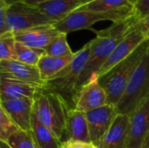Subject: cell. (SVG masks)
<instances>
[{
    "mask_svg": "<svg viewBox=\"0 0 149 148\" xmlns=\"http://www.w3.org/2000/svg\"><path fill=\"white\" fill-rule=\"evenodd\" d=\"M49 1H52V0H24V2L31 5H38L40 3H44Z\"/></svg>",
    "mask_w": 149,
    "mask_h": 148,
    "instance_id": "4dcf8cb0",
    "label": "cell"
},
{
    "mask_svg": "<svg viewBox=\"0 0 149 148\" xmlns=\"http://www.w3.org/2000/svg\"><path fill=\"white\" fill-rule=\"evenodd\" d=\"M73 56L74 54L66 57H53L45 54L37 65L44 82L46 83L62 71L72 61Z\"/></svg>",
    "mask_w": 149,
    "mask_h": 148,
    "instance_id": "d6986e66",
    "label": "cell"
},
{
    "mask_svg": "<svg viewBox=\"0 0 149 148\" xmlns=\"http://www.w3.org/2000/svg\"><path fill=\"white\" fill-rule=\"evenodd\" d=\"M148 39H149V35L142 29L139 22L138 24L115 47L112 54L109 56L106 63L102 65L101 69L98 72L99 77H102L110 72L118 64L130 56Z\"/></svg>",
    "mask_w": 149,
    "mask_h": 148,
    "instance_id": "ba28073f",
    "label": "cell"
},
{
    "mask_svg": "<svg viewBox=\"0 0 149 148\" xmlns=\"http://www.w3.org/2000/svg\"><path fill=\"white\" fill-rule=\"evenodd\" d=\"M24 0H5V2L9 4V5H10V4H13V3H17V2H24Z\"/></svg>",
    "mask_w": 149,
    "mask_h": 148,
    "instance_id": "836d02e7",
    "label": "cell"
},
{
    "mask_svg": "<svg viewBox=\"0 0 149 148\" xmlns=\"http://www.w3.org/2000/svg\"><path fill=\"white\" fill-rule=\"evenodd\" d=\"M141 148H149V133L147 134L146 138L144 139V141H143Z\"/></svg>",
    "mask_w": 149,
    "mask_h": 148,
    "instance_id": "1f68e13d",
    "label": "cell"
},
{
    "mask_svg": "<svg viewBox=\"0 0 149 148\" xmlns=\"http://www.w3.org/2000/svg\"><path fill=\"white\" fill-rule=\"evenodd\" d=\"M137 0H94L79 7L76 10L109 11L134 9Z\"/></svg>",
    "mask_w": 149,
    "mask_h": 148,
    "instance_id": "44dd1931",
    "label": "cell"
},
{
    "mask_svg": "<svg viewBox=\"0 0 149 148\" xmlns=\"http://www.w3.org/2000/svg\"><path fill=\"white\" fill-rule=\"evenodd\" d=\"M148 48L149 39H148L126 59L118 64L110 72L100 77V83L107 95V104L117 106L125 93L135 68Z\"/></svg>",
    "mask_w": 149,
    "mask_h": 148,
    "instance_id": "7a4b0ae2",
    "label": "cell"
},
{
    "mask_svg": "<svg viewBox=\"0 0 149 148\" xmlns=\"http://www.w3.org/2000/svg\"><path fill=\"white\" fill-rule=\"evenodd\" d=\"M140 24L142 27V29L149 35V16L140 20Z\"/></svg>",
    "mask_w": 149,
    "mask_h": 148,
    "instance_id": "f546056e",
    "label": "cell"
},
{
    "mask_svg": "<svg viewBox=\"0 0 149 148\" xmlns=\"http://www.w3.org/2000/svg\"><path fill=\"white\" fill-rule=\"evenodd\" d=\"M134 9L109 11L96 10H74L64 19L57 22L54 25L62 33L68 34L80 30H92V26L100 21H112L116 23L130 17Z\"/></svg>",
    "mask_w": 149,
    "mask_h": 148,
    "instance_id": "5b68a950",
    "label": "cell"
},
{
    "mask_svg": "<svg viewBox=\"0 0 149 148\" xmlns=\"http://www.w3.org/2000/svg\"><path fill=\"white\" fill-rule=\"evenodd\" d=\"M149 95V48L135 68L124 95L117 105L120 113L130 115Z\"/></svg>",
    "mask_w": 149,
    "mask_h": 148,
    "instance_id": "8992f818",
    "label": "cell"
},
{
    "mask_svg": "<svg viewBox=\"0 0 149 148\" xmlns=\"http://www.w3.org/2000/svg\"><path fill=\"white\" fill-rule=\"evenodd\" d=\"M70 107L58 93L41 89L33 99V116L60 140L65 133L66 110Z\"/></svg>",
    "mask_w": 149,
    "mask_h": 148,
    "instance_id": "3957f363",
    "label": "cell"
},
{
    "mask_svg": "<svg viewBox=\"0 0 149 148\" xmlns=\"http://www.w3.org/2000/svg\"><path fill=\"white\" fill-rule=\"evenodd\" d=\"M20 130L10 116L0 108V140L7 141L9 138L16 132Z\"/></svg>",
    "mask_w": 149,
    "mask_h": 148,
    "instance_id": "484cf974",
    "label": "cell"
},
{
    "mask_svg": "<svg viewBox=\"0 0 149 148\" xmlns=\"http://www.w3.org/2000/svg\"><path fill=\"white\" fill-rule=\"evenodd\" d=\"M134 12L141 20L149 16V0H137L134 6Z\"/></svg>",
    "mask_w": 149,
    "mask_h": 148,
    "instance_id": "4316f807",
    "label": "cell"
},
{
    "mask_svg": "<svg viewBox=\"0 0 149 148\" xmlns=\"http://www.w3.org/2000/svg\"><path fill=\"white\" fill-rule=\"evenodd\" d=\"M54 24H55L39 25L15 33L16 41L35 49L45 50L50 43L61 33Z\"/></svg>",
    "mask_w": 149,
    "mask_h": 148,
    "instance_id": "4fadbf2b",
    "label": "cell"
},
{
    "mask_svg": "<svg viewBox=\"0 0 149 148\" xmlns=\"http://www.w3.org/2000/svg\"><path fill=\"white\" fill-rule=\"evenodd\" d=\"M65 133L67 140L90 141L86 113L75 107L67 108L65 116Z\"/></svg>",
    "mask_w": 149,
    "mask_h": 148,
    "instance_id": "e0dca14e",
    "label": "cell"
},
{
    "mask_svg": "<svg viewBox=\"0 0 149 148\" xmlns=\"http://www.w3.org/2000/svg\"><path fill=\"white\" fill-rule=\"evenodd\" d=\"M0 148H10V147L7 144V142L0 140Z\"/></svg>",
    "mask_w": 149,
    "mask_h": 148,
    "instance_id": "d6a6232c",
    "label": "cell"
},
{
    "mask_svg": "<svg viewBox=\"0 0 149 148\" xmlns=\"http://www.w3.org/2000/svg\"><path fill=\"white\" fill-rule=\"evenodd\" d=\"M130 116L118 113L112 126L101 139L99 148H127L129 137Z\"/></svg>",
    "mask_w": 149,
    "mask_h": 148,
    "instance_id": "9a60e30c",
    "label": "cell"
},
{
    "mask_svg": "<svg viewBox=\"0 0 149 148\" xmlns=\"http://www.w3.org/2000/svg\"><path fill=\"white\" fill-rule=\"evenodd\" d=\"M45 86L21 81L0 73V99H34L35 95Z\"/></svg>",
    "mask_w": 149,
    "mask_h": 148,
    "instance_id": "5bb4252c",
    "label": "cell"
},
{
    "mask_svg": "<svg viewBox=\"0 0 149 148\" xmlns=\"http://www.w3.org/2000/svg\"><path fill=\"white\" fill-rule=\"evenodd\" d=\"M127 148H128V147H127Z\"/></svg>",
    "mask_w": 149,
    "mask_h": 148,
    "instance_id": "d590c367",
    "label": "cell"
},
{
    "mask_svg": "<svg viewBox=\"0 0 149 148\" xmlns=\"http://www.w3.org/2000/svg\"><path fill=\"white\" fill-rule=\"evenodd\" d=\"M10 148H38L31 132L18 130L6 141Z\"/></svg>",
    "mask_w": 149,
    "mask_h": 148,
    "instance_id": "d4e9b609",
    "label": "cell"
},
{
    "mask_svg": "<svg viewBox=\"0 0 149 148\" xmlns=\"http://www.w3.org/2000/svg\"><path fill=\"white\" fill-rule=\"evenodd\" d=\"M45 54V50L35 49L22 43H16V60L37 66L40 58Z\"/></svg>",
    "mask_w": 149,
    "mask_h": 148,
    "instance_id": "7402d4cb",
    "label": "cell"
},
{
    "mask_svg": "<svg viewBox=\"0 0 149 148\" xmlns=\"http://www.w3.org/2000/svg\"><path fill=\"white\" fill-rule=\"evenodd\" d=\"M8 6L9 4L5 2V0H0V35L9 32L6 28V16Z\"/></svg>",
    "mask_w": 149,
    "mask_h": 148,
    "instance_id": "f1b7e54d",
    "label": "cell"
},
{
    "mask_svg": "<svg viewBox=\"0 0 149 148\" xmlns=\"http://www.w3.org/2000/svg\"><path fill=\"white\" fill-rule=\"evenodd\" d=\"M0 73L21 81L45 87V83L41 78L38 66L30 65L16 59L0 61Z\"/></svg>",
    "mask_w": 149,
    "mask_h": 148,
    "instance_id": "2e32d148",
    "label": "cell"
},
{
    "mask_svg": "<svg viewBox=\"0 0 149 148\" xmlns=\"http://www.w3.org/2000/svg\"><path fill=\"white\" fill-rule=\"evenodd\" d=\"M61 148H99L95 144L91 141H81L66 140L63 141Z\"/></svg>",
    "mask_w": 149,
    "mask_h": 148,
    "instance_id": "83f0119b",
    "label": "cell"
},
{
    "mask_svg": "<svg viewBox=\"0 0 149 148\" xmlns=\"http://www.w3.org/2000/svg\"><path fill=\"white\" fill-rule=\"evenodd\" d=\"M91 48L92 40L77 52H74L72 61L45 83V89L59 94L68 106L70 101L74 106V99L78 91V80L86 65L91 53Z\"/></svg>",
    "mask_w": 149,
    "mask_h": 148,
    "instance_id": "277c9868",
    "label": "cell"
},
{
    "mask_svg": "<svg viewBox=\"0 0 149 148\" xmlns=\"http://www.w3.org/2000/svg\"><path fill=\"white\" fill-rule=\"evenodd\" d=\"M31 133L38 148H61L62 147L63 141L52 131L41 124L33 115Z\"/></svg>",
    "mask_w": 149,
    "mask_h": 148,
    "instance_id": "ffe728a7",
    "label": "cell"
},
{
    "mask_svg": "<svg viewBox=\"0 0 149 148\" xmlns=\"http://www.w3.org/2000/svg\"><path fill=\"white\" fill-rule=\"evenodd\" d=\"M0 108L4 110L20 130L25 132L31 131L33 115L32 99H0Z\"/></svg>",
    "mask_w": 149,
    "mask_h": 148,
    "instance_id": "7c38bea8",
    "label": "cell"
},
{
    "mask_svg": "<svg viewBox=\"0 0 149 148\" xmlns=\"http://www.w3.org/2000/svg\"><path fill=\"white\" fill-rule=\"evenodd\" d=\"M83 0H52L37 6L51 20L57 23L81 6Z\"/></svg>",
    "mask_w": 149,
    "mask_h": 148,
    "instance_id": "ac0fdd59",
    "label": "cell"
},
{
    "mask_svg": "<svg viewBox=\"0 0 149 148\" xmlns=\"http://www.w3.org/2000/svg\"><path fill=\"white\" fill-rule=\"evenodd\" d=\"M56 24L37 6L17 2L7 8L6 28L13 34L45 24Z\"/></svg>",
    "mask_w": 149,
    "mask_h": 148,
    "instance_id": "52a82bcc",
    "label": "cell"
},
{
    "mask_svg": "<svg viewBox=\"0 0 149 148\" xmlns=\"http://www.w3.org/2000/svg\"><path fill=\"white\" fill-rule=\"evenodd\" d=\"M130 116L128 148H141L149 133V95L133 111Z\"/></svg>",
    "mask_w": 149,
    "mask_h": 148,
    "instance_id": "8fae6325",
    "label": "cell"
},
{
    "mask_svg": "<svg viewBox=\"0 0 149 148\" xmlns=\"http://www.w3.org/2000/svg\"><path fill=\"white\" fill-rule=\"evenodd\" d=\"M140 19L134 12L124 20L113 23L108 28L95 31L96 38L92 39L91 53L79 80L78 89L86 84L91 77L98 73L118 44L138 24Z\"/></svg>",
    "mask_w": 149,
    "mask_h": 148,
    "instance_id": "6da1fadb",
    "label": "cell"
},
{
    "mask_svg": "<svg viewBox=\"0 0 149 148\" xmlns=\"http://www.w3.org/2000/svg\"><path fill=\"white\" fill-rule=\"evenodd\" d=\"M118 113L117 106L112 104H106L86 113L91 142L98 147Z\"/></svg>",
    "mask_w": 149,
    "mask_h": 148,
    "instance_id": "30bf717a",
    "label": "cell"
},
{
    "mask_svg": "<svg viewBox=\"0 0 149 148\" xmlns=\"http://www.w3.org/2000/svg\"><path fill=\"white\" fill-rule=\"evenodd\" d=\"M16 38L9 31L0 35V61L16 59Z\"/></svg>",
    "mask_w": 149,
    "mask_h": 148,
    "instance_id": "cb8c5ba5",
    "label": "cell"
},
{
    "mask_svg": "<svg viewBox=\"0 0 149 148\" xmlns=\"http://www.w3.org/2000/svg\"><path fill=\"white\" fill-rule=\"evenodd\" d=\"M93 1H94V0H83V1H82L81 6L84 5V4H86V3H90V2H93Z\"/></svg>",
    "mask_w": 149,
    "mask_h": 148,
    "instance_id": "e575fe53",
    "label": "cell"
},
{
    "mask_svg": "<svg viewBox=\"0 0 149 148\" xmlns=\"http://www.w3.org/2000/svg\"><path fill=\"white\" fill-rule=\"evenodd\" d=\"M67 34L60 33L45 49V54L53 57H66L74 54L67 42Z\"/></svg>",
    "mask_w": 149,
    "mask_h": 148,
    "instance_id": "603a6c76",
    "label": "cell"
},
{
    "mask_svg": "<svg viewBox=\"0 0 149 148\" xmlns=\"http://www.w3.org/2000/svg\"><path fill=\"white\" fill-rule=\"evenodd\" d=\"M106 104H107V92L100 83L98 73H95L78 89L73 107L86 113Z\"/></svg>",
    "mask_w": 149,
    "mask_h": 148,
    "instance_id": "9c48e42d",
    "label": "cell"
}]
</instances>
